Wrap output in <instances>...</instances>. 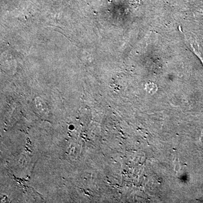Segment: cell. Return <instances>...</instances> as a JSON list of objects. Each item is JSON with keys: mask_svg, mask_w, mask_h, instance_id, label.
Masks as SVG:
<instances>
[{"mask_svg": "<svg viewBox=\"0 0 203 203\" xmlns=\"http://www.w3.org/2000/svg\"><path fill=\"white\" fill-rule=\"evenodd\" d=\"M179 29L182 33L184 35V39L186 41V42L187 43L188 46V47H190L191 50L194 52V54H196L197 56L199 57V58L201 60V61L202 62L203 64V56L201 52V49L200 48L199 45L196 42V41L194 40L193 38L188 37L186 34H184V32L182 31L181 27H179Z\"/></svg>", "mask_w": 203, "mask_h": 203, "instance_id": "1", "label": "cell"}]
</instances>
